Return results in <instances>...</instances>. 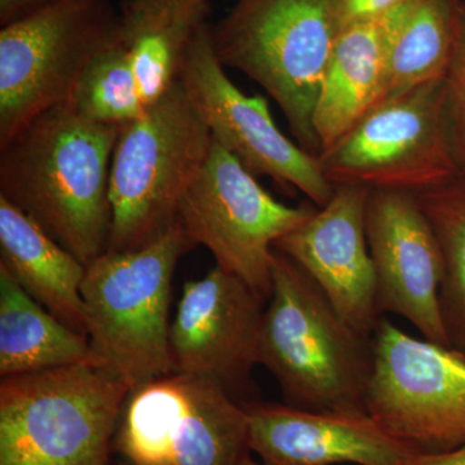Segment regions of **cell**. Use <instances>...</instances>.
<instances>
[{"label": "cell", "instance_id": "17", "mask_svg": "<svg viewBox=\"0 0 465 465\" xmlns=\"http://www.w3.org/2000/svg\"><path fill=\"white\" fill-rule=\"evenodd\" d=\"M410 5L411 0H407L393 11L351 24L339 33L314 109L320 154L384 101L391 42Z\"/></svg>", "mask_w": 465, "mask_h": 465}, {"label": "cell", "instance_id": "4", "mask_svg": "<svg viewBox=\"0 0 465 465\" xmlns=\"http://www.w3.org/2000/svg\"><path fill=\"white\" fill-rule=\"evenodd\" d=\"M339 33L333 0H237L211 27L222 65L268 92L296 143L314 157V109Z\"/></svg>", "mask_w": 465, "mask_h": 465}, {"label": "cell", "instance_id": "22", "mask_svg": "<svg viewBox=\"0 0 465 465\" xmlns=\"http://www.w3.org/2000/svg\"><path fill=\"white\" fill-rule=\"evenodd\" d=\"M412 195L432 226L445 262L440 304L451 344L457 333L465 341V173Z\"/></svg>", "mask_w": 465, "mask_h": 465}, {"label": "cell", "instance_id": "13", "mask_svg": "<svg viewBox=\"0 0 465 465\" xmlns=\"http://www.w3.org/2000/svg\"><path fill=\"white\" fill-rule=\"evenodd\" d=\"M366 237L381 316L403 318L425 341L452 348L440 304L445 262L432 226L414 195L370 192Z\"/></svg>", "mask_w": 465, "mask_h": 465}, {"label": "cell", "instance_id": "1", "mask_svg": "<svg viewBox=\"0 0 465 465\" xmlns=\"http://www.w3.org/2000/svg\"><path fill=\"white\" fill-rule=\"evenodd\" d=\"M119 127L87 121L63 104L0 146V197L85 266L108 249L110 164Z\"/></svg>", "mask_w": 465, "mask_h": 465}, {"label": "cell", "instance_id": "24", "mask_svg": "<svg viewBox=\"0 0 465 465\" xmlns=\"http://www.w3.org/2000/svg\"><path fill=\"white\" fill-rule=\"evenodd\" d=\"M446 115L459 171L465 173V0L457 47L445 76Z\"/></svg>", "mask_w": 465, "mask_h": 465}, {"label": "cell", "instance_id": "14", "mask_svg": "<svg viewBox=\"0 0 465 465\" xmlns=\"http://www.w3.org/2000/svg\"><path fill=\"white\" fill-rule=\"evenodd\" d=\"M264 302L219 266L183 284L170 329L174 372L213 379L235 399L260 365Z\"/></svg>", "mask_w": 465, "mask_h": 465}, {"label": "cell", "instance_id": "27", "mask_svg": "<svg viewBox=\"0 0 465 465\" xmlns=\"http://www.w3.org/2000/svg\"><path fill=\"white\" fill-rule=\"evenodd\" d=\"M54 2L56 0H0V25L23 20Z\"/></svg>", "mask_w": 465, "mask_h": 465}, {"label": "cell", "instance_id": "26", "mask_svg": "<svg viewBox=\"0 0 465 465\" xmlns=\"http://www.w3.org/2000/svg\"><path fill=\"white\" fill-rule=\"evenodd\" d=\"M406 2L407 0H333L341 30L358 21L381 16L393 11Z\"/></svg>", "mask_w": 465, "mask_h": 465}, {"label": "cell", "instance_id": "15", "mask_svg": "<svg viewBox=\"0 0 465 465\" xmlns=\"http://www.w3.org/2000/svg\"><path fill=\"white\" fill-rule=\"evenodd\" d=\"M370 189L336 186L331 200L274 244L312 278L339 314L372 338L381 313L366 237Z\"/></svg>", "mask_w": 465, "mask_h": 465}, {"label": "cell", "instance_id": "5", "mask_svg": "<svg viewBox=\"0 0 465 465\" xmlns=\"http://www.w3.org/2000/svg\"><path fill=\"white\" fill-rule=\"evenodd\" d=\"M213 136L182 82L119 127L110 164L109 252L142 249L176 223Z\"/></svg>", "mask_w": 465, "mask_h": 465}, {"label": "cell", "instance_id": "10", "mask_svg": "<svg viewBox=\"0 0 465 465\" xmlns=\"http://www.w3.org/2000/svg\"><path fill=\"white\" fill-rule=\"evenodd\" d=\"M317 208L291 207L274 200L213 139L203 167L183 197L176 222L195 247L202 244L213 253L216 266L268 300L274 244Z\"/></svg>", "mask_w": 465, "mask_h": 465}, {"label": "cell", "instance_id": "19", "mask_svg": "<svg viewBox=\"0 0 465 465\" xmlns=\"http://www.w3.org/2000/svg\"><path fill=\"white\" fill-rule=\"evenodd\" d=\"M73 366L106 367L87 335L54 316L0 265L2 378Z\"/></svg>", "mask_w": 465, "mask_h": 465}, {"label": "cell", "instance_id": "23", "mask_svg": "<svg viewBox=\"0 0 465 465\" xmlns=\"http://www.w3.org/2000/svg\"><path fill=\"white\" fill-rule=\"evenodd\" d=\"M66 105L87 121L109 125L128 124L145 113L122 35L88 64Z\"/></svg>", "mask_w": 465, "mask_h": 465}, {"label": "cell", "instance_id": "28", "mask_svg": "<svg viewBox=\"0 0 465 465\" xmlns=\"http://www.w3.org/2000/svg\"><path fill=\"white\" fill-rule=\"evenodd\" d=\"M403 465H465V445L449 451L416 454Z\"/></svg>", "mask_w": 465, "mask_h": 465}, {"label": "cell", "instance_id": "16", "mask_svg": "<svg viewBox=\"0 0 465 465\" xmlns=\"http://www.w3.org/2000/svg\"><path fill=\"white\" fill-rule=\"evenodd\" d=\"M251 452L262 465H403L419 454L369 414L243 403Z\"/></svg>", "mask_w": 465, "mask_h": 465}, {"label": "cell", "instance_id": "6", "mask_svg": "<svg viewBox=\"0 0 465 465\" xmlns=\"http://www.w3.org/2000/svg\"><path fill=\"white\" fill-rule=\"evenodd\" d=\"M179 223L139 250L109 252L87 265L82 296L87 336L106 367L133 390L173 374L170 304L177 262L194 249Z\"/></svg>", "mask_w": 465, "mask_h": 465}, {"label": "cell", "instance_id": "12", "mask_svg": "<svg viewBox=\"0 0 465 465\" xmlns=\"http://www.w3.org/2000/svg\"><path fill=\"white\" fill-rule=\"evenodd\" d=\"M179 81L213 142L250 173L264 174L283 188L298 189L317 207L331 200L335 186L324 177L318 158L278 128L265 97L243 94L226 74L206 20L198 24L189 39Z\"/></svg>", "mask_w": 465, "mask_h": 465}, {"label": "cell", "instance_id": "8", "mask_svg": "<svg viewBox=\"0 0 465 465\" xmlns=\"http://www.w3.org/2000/svg\"><path fill=\"white\" fill-rule=\"evenodd\" d=\"M127 465H244L251 458L243 403L204 376H161L131 391L114 439Z\"/></svg>", "mask_w": 465, "mask_h": 465}, {"label": "cell", "instance_id": "2", "mask_svg": "<svg viewBox=\"0 0 465 465\" xmlns=\"http://www.w3.org/2000/svg\"><path fill=\"white\" fill-rule=\"evenodd\" d=\"M268 300L260 365L277 381L287 405L366 414L372 338L351 327L312 278L277 250Z\"/></svg>", "mask_w": 465, "mask_h": 465}, {"label": "cell", "instance_id": "7", "mask_svg": "<svg viewBox=\"0 0 465 465\" xmlns=\"http://www.w3.org/2000/svg\"><path fill=\"white\" fill-rule=\"evenodd\" d=\"M122 35L109 0H56L0 30V146L63 105L79 76Z\"/></svg>", "mask_w": 465, "mask_h": 465}, {"label": "cell", "instance_id": "20", "mask_svg": "<svg viewBox=\"0 0 465 465\" xmlns=\"http://www.w3.org/2000/svg\"><path fill=\"white\" fill-rule=\"evenodd\" d=\"M463 3L411 0L391 42L384 101L445 79L457 47Z\"/></svg>", "mask_w": 465, "mask_h": 465}, {"label": "cell", "instance_id": "18", "mask_svg": "<svg viewBox=\"0 0 465 465\" xmlns=\"http://www.w3.org/2000/svg\"><path fill=\"white\" fill-rule=\"evenodd\" d=\"M0 265L43 307L87 335L82 283L87 266L33 217L0 197Z\"/></svg>", "mask_w": 465, "mask_h": 465}, {"label": "cell", "instance_id": "9", "mask_svg": "<svg viewBox=\"0 0 465 465\" xmlns=\"http://www.w3.org/2000/svg\"><path fill=\"white\" fill-rule=\"evenodd\" d=\"M333 186L418 193L460 173L446 115L445 79L379 104L318 155Z\"/></svg>", "mask_w": 465, "mask_h": 465}, {"label": "cell", "instance_id": "3", "mask_svg": "<svg viewBox=\"0 0 465 465\" xmlns=\"http://www.w3.org/2000/svg\"><path fill=\"white\" fill-rule=\"evenodd\" d=\"M130 382L109 367L2 378L0 465H112Z\"/></svg>", "mask_w": 465, "mask_h": 465}, {"label": "cell", "instance_id": "30", "mask_svg": "<svg viewBox=\"0 0 465 465\" xmlns=\"http://www.w3.org/2000/svg\"><path fill=\"white\" fill-rule=\"evenodd\" d=\"M125 465H127V464H125Z\"/></svg>", "mask_w": 465, "mask_h": 465}, {"label": "cell", "instance_id": "21", "mask_svg": "<svg viewBox=\"0 0 465 465\" xmlns=\"http://www.w3.org/2000/svg\"><path fill=\"white\" fill-rule=\"evenodd\" d=\"M210 7L154 20H122V39L130 54L140 99L154 105L179 81L183 54L195 27L206 20Z\"/></svg>", "mask_w": 465, "mask_h": 465}, {"label": "cell", "instance_id": "29", "mask_svg": "<svg viewBox=\"0 0 465 465\" xmlns=\"http://www.w3.org/2000/svg\"><path fill=\"white\" fill-rule=\"evenodd\" d=\"M244 465H262L259 464L258 461L253 460L252 457L249 459V460L246 461V464Z\"/></svg>", "mask_w": 465, "mask_h": 465}, {"label": "cell", "instance_id": "11", "mask_svg": "<svg viewBox=\"0 0 465 465\" xmlns=\"http://www.w3.org/2000/svg\"><path fill=\"white\" fill-rule=\"evenodd\" d=\"M367 414L419 454L465 445V354L381 317L372 333Z\"/></svg>", "mask_w": 465, "mask_h": 465}, {"label": "cell", "instance_id": "25", "mask_svg": "<svg viewBox=\"0 0 465 465\" xmlns=\"http://www.w3.org/2000/svg\"><path fill=\"white\" fill-rule=\"evenodd\" d=\"M210 7L208 0H125L122 20L143 21L179 16Z\"/></svg>", "mask_w": 465, "mask_h": 465}]
</instances>
